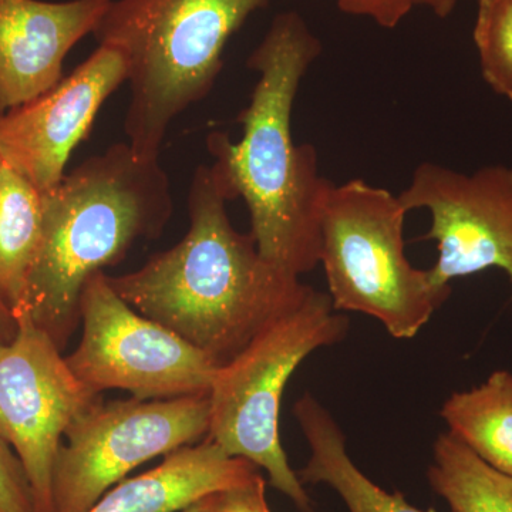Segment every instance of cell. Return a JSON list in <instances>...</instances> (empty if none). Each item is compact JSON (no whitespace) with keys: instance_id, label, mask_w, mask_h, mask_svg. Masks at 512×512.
Instances as JSON below:
<instances>
[{"instance_id":"cell-1","label":"cell","mask_w":512,"mask_h":512,"mask_svg":"<svg viewBox=\"0 0 512 512\" xmlns=\"http://www.w3.org/2000/svg\"><path fill=\"white\" fill-rule=\"evenodd\" d=\"M322 43L298 12L275 16L248 57L258 74L251 100L239 113L242 137L211 133L208 151L229 200L242 198L261 255L295 276L319 264L320 210L332 181L319 170L312 144H296L292 113L305 74Z\"/></svg>"},{"instance_id":"cell-2","label":"cell","mask_w":512,"mask_h":512,"mask_svg":"<svg viewBox=\"0 0 512 512\" xmlns=\"http://www.w3.org/2000/svg\"><path fill=\"white\" fill-rule=\"evenodd\" d=\"M229 201L211 165H200L188 192L184 238L137 271L107 275L128 305L220 366L312 289L265 259L251 234L234 228Z\"/></svg>"},{"instance_id":"cell-3","label":"cell","mask_w":512,"mask_h":512,"mask_svg":"<svg viewBox=\"0 0 512 512\" xmlns=\"http://www.w3.org/2000/svg\"><path fill=\"white\" fill-rule=\"evenodd\" d=\"M170 178L160 160L128 143L86 158L42 192V231L20 313L66 349L80 319L87 281L119 264L134 242L156 238L173 215Z\"/></svg>"},{"instance_id":"cell-4","label":"cell","mask_w":512,"mask_h":512,"mask_svg":"<svg viewBox=\"0 0 512 512\" xmlns=\"http://www.w3.org/2000/svg\"><path fill=\"white\" fill-rule=\"evenodd\" d=\"M271 0H111L94 30L126 56L124 131L138 157L158 160L168 128L211 92L225 47Z\"/></svg>"},{"instance_id":"cell-5","label":"cell","mask_w":512,"mask_h":512,"mask_svg":"<svg viewBox=\"0 0 512 512\" xmlns=\"http://www.w3.org/2000/svg\"><path fill=\"white\" fill-rule=\"evenodd\" d=\"M407 214L399 195L359 178L330 183L320 210L319 264L333 309L372 316L396 339L414 338L451 293L407 259Z\"/></svg>"},{"instance_id":"cell-6","label":"cell","mask_w":512,"mask_h":512,"mask_svg":"<svg viewBox=\"0 0 512 512\" xmlns=\"http://www.w3.org/2000/svg\"><path fill=\"white\" fill-rule=\"evenodd\" d=\"M348 329V318L333 309L328 293L312 288L234 359L218 367L212 382L205 439L229 456L245 458L265 470L269 484L301 512H313V503L279 437L282 396L303 360L315 350L342 342Z\"/></svg>"},{"instance_id":"cell-7","label":"cell","mask_w":512,"mask_h":512,"mask_svg":"<svg viewBox=\"0 0 512 512\" xmlns=\"http://www.w3.org/2000/svg\"><path fill=\"white\" fill-rule=\"evenodd\" d=\"M210 394L173 399L103 397L64 433L53 468L52 512H86L131 470L205 439Z\"/></svg>"},{"instance_id":"cell-8","label":"cell","mask_w":512,"mask_h":512,"mask_svg":"<svg viewBox=\"0 0 512 512\" xmlns=\"http://www.w3.org/2000/svg\"><path fill=\"white\" fill-rule=\"evenodd\" d=\"M80 319L82 340L66 360L94 392L119 389L138 400L210 394L220 365L128 305L103 271L84 286Z\"/></svg>"},{"instance_id":"cell-9","label":"cell","mask_w":512,"mask_h":512,"mask_svg":"<svg viewBox=\"0 0 512 512\" xmlns=\"http://www.w3.org/2000/svg\"><path fill=\"white\" fill-rule=\"evenodd\" d=\"M0 346V434L28 474L36 512H52L53 468L64 433L103 394L87 387L26 313Z\"/></svg>"},{"instance_id":"cell-10","label":"cell","mask_w":512,"mask_h":512,"mask_svg":"<svg viewBox=\"0 0 512 512\" xmlns=\"http://www.w3.org/2000/svg\"><path fill=\"white\" fill-rule=\"evenodd\" d=\"M399 198L407 212L430 214L423 239L437 242L439 258L429 269L434 286L451 291L454 279L498 268L512 288V165L467 174L427 161Z\"/></svg>"},{"instance_id":"cell-11","label":"cell","mask_w":512,"mask_h":512,"mask_svg":"<svg viewBox=\"0 0 512 512\" xmlns=\"http://www.w3.org/2000/svg\"><path fill=\"white\" fill-rule=\"evenodd\" d=\"M126 56L99 45L89 59L46 93L0 113V157L36 190L56 187L74 148L89 134L101 106L127 82Z\"/></svg>"},{"instance_id":"cell-12","label":"cell","mask_w":512,"mask_h":512,"mask_svg":"<svg viewBox=\"0 0 512 512\" xmlns=\"http://www.w3.org/2000/svg\"><path fill=\"white\" fill-rule=\"evenodd\" d=\"M111 0H0V113L63 79V63L94 33Z\"/></svg>"},{"instance_id":"cell-13","label":"cell","mask_w":512,"mask_h":512,"mask_svg":"<svg viewBox=\"0 0 512 512\" xmlns=\"http://www.w3.org/2000/svg\"><path fill=\"white\" fill-rule=\"evenodd\" d=\"M258 473L251 461L204 439L167 454L153 470L120 481L86 512H180Z\"/></svg>"},{"instance_id":"cell-14","label":"cell","mask_w":512,"mask_h":512,"mask_svg":"<svg viewBox=\"0 0 512 512\" xmlns=\"http://www.w3.org/2000/svg\"><path fill=\"white\" fill-rule=\"evenodd\" d=\"M293 414L311 448L308 464L298 473L302 484H328L350 512H437L407 503L402 493H387L367 478L346 450V437L329 410L311 393L293 406Z\"/></svg>"},{"instance_id":"cell-15","label":"cell","mask_w":512,"mask_h":512,"mask_svg":"<svg viewBox=\"0 0 512 512\" xmlns=\"http://www.w3.org/2000/svg\"><path fill=\"white\" fill-rule=\"evenodd\" d=\"M441 417L481 460L512 476V373L498 370L481 386L451 394Z\"/></svg>"},{"instance_id":"cell-16","label":"cell","mask_w":512,"mask_h":512,"mask_svg":"<svg viewBox=\"0 0 512 512\" xmlns=\"http://www.w3.org/2000/svg\"><path fill=\"white\" fill-rule=\"evenodd\" d=\"M42 231V192L5 165L0 183V298L18 316Z\"/></svg>"},{"instance_id":"cell-17","label":"cell","mask_w":512,"mask_h":512,"mask_svg":"<svg viewBox=\"0 0 512 512\" xmlns=\"http://www.w3.org/2000/svg\"><path fill=\"white\" fill-rule=\"evenodd\" d=\"M427 477L453 512H512V476L485 463L450 431L437 437Z\"/></svg>"},{"instance_id":"cell-18","label":"cell","mask_w":512,"mask_h":512,"mask_svg":"<svg viewBox=\"0 0 512 512\" xmlns=\"http://www.w3.org/2000/svg\"><path fill=\"white\" fill-rule=\"evenodd\" d=\"M473 40L484 82L512 103V0H478Z\"/></svg>"},{"instance_id":"cell-19","label":"cell","mask_w":512,"mask_h":512,"mask_svg":"<svg viewBox=\"0 0 512 512\" xmlns=\"http://www.w3.org/2000/svg\"><path fill=\"white\" fill-rule=\"evenodd\" d=\"M0 512H36L22 461L0 434Z\"/></svg>"},{"instance_id":"cell-20","label":"cell","mask_w":512,"mask_h":512,"mask_svg":"<svg viewBox=\"0 0 512 512\" xmlns=\"http://www.w3.org/2000/svg\"><path fill=\"white\" fill-rule=\"evenodd\" d=\"M343 13L373 20L383 29H394L409 16L414 0H336Z\"/></svg>"},{"instance_id":"cell-21","label":"cell","mask_w":512,"mask_h":512,"mask_svg":"<svg viewBox=\"0 0 512 512\" xmlns=\"http://www.w3.org/2000/svg\"><path fill=\"white\" fill-rule=\"evenodd\" d=\"M265 478L255 474L247 483L211 497L214 512H271L266 503Z\"/></svg>"},{"instance_id":"cell-22","label":"cell","mask_w":512,"mask_h":512,"mask_svg":"<svg viewBox=\"0 0 512 512\" xmlns=\"http://www.w3.org/2000/svg\"><path fill=\"white\" fill-rule=\"evenodd\" d=\"M19 322L15 312L0 298V346L8 345L18 335Z\"/></svg>"},{"instance_id":"cell-23","label":"cell","mask_w":512,"mask_h":512,"mask_svg":"<svg viewBox=\"0 0 512 512\" xmlns=\"http://www.w3.org/2000/svg\"><path fill=\"white\" fill-rule=\"evenodd\" d=\"M414 5L429 9L437 18L447 19L456 10L458 0H414Z\"/></svg>"},{"instance_id":"cell-24","label":"cell","mask_w":512,"mask_h":512,"mask_svg":"<svg viewBox=\"0 0 512 512\" xmlns=\"http://www.w3.org/2000/svg\"><path fill=\"white\" fill-rule=\"evenodd\" d=\"M211 497L212 495L204 498V500L198 501V503H195L194 505H191V507L185 508V510L180 512H214V510H212Z\"/></svg>"},{"instance_id":"cell-25","label":"cell","mask_w":512,"mask_h":512,"mask_svg":"<svg viewBox=\"0 0 512 512\" xmlns=\"http://www.w3.org/2000/svg\"><path fill=\"white\" fill-rule=\"evenodd\" d=\"M3 168H5V163H3L2 157H0V183H2Z\"/></svg>"}]
</instances>
